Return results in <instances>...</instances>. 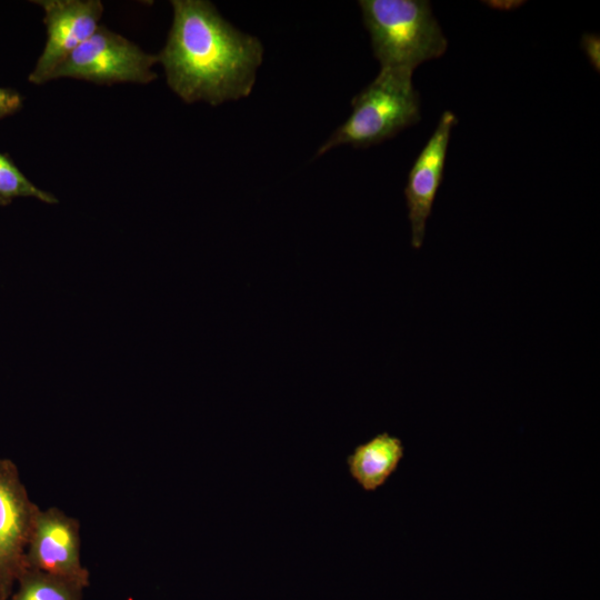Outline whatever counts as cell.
<instances>
[{
  "instance_id": "1",
  "label": "cell",
  "mask_w": 600,
  "mask_h": 600,
  "mask_svg": "<svg viewBox=\"0 0 600 600\" xmlns=\"http://www.w3.org/2000/svg\"><path fill=\"white\" fill-rule=\"evenodd\" d=\"M158 54L170 89L184 102L212 106L248 97L263 58L261 41L236 29L206 0H173Z\"/></svg>"
},
{
  "instance_id": "2",
  "label": "cell",
  "mask_w": 600,
  "mask_h": 600,
  "mask_svg": "<svg viewBox=\"0 0 600 600\" xmlns=\"http://www.w3.org/2000/svg\"><path fill=\"white\" fill-rule=\"evenodd\" d=\"M363 24L380 69L413 73L441 57L447 38L427 0H361Z\"/></svg>"
},
{
  "instance_id": "3",
  "label": "cell",
  "mask_w": 600,
  "mask_h": 600,
  "mask_svg": "<svg viewBox=\"0 0 600 600\" xmlns=\"http://www.w3.org/2000/svg\"><path fill=\"white\" fill-rule=\"evenodd\" d=\"M351 106L348 119L320 147L317 157L341 144L353 148L378 144L421 118L412 74L398 70L380 69L376 79L353 97Z\"/></svg>"
},
{
  "instance_id": "4",
  "label": "cell",
  "mask_w": 600,
  "mask_h": 600,
  "mask_svg": "<svg viewBox=\"0 0 600 600\" xmlns=\"http://www.w3.org/2000/svg\"><path fill=\"white\" fill-rule=\"evenodd\" d=\"M158 56L99 26L53 72L51 80L73 78L97 84L134 82L146 84L157 78L152 66Z\"/></svg>"
},
{
  "instance_id": "5",
  "label": "cell",
  "mask_w": 600,
  "mask_h": 600,
  "mask_svg": "<svg viewBox=\"0 0 600 600\" xmlns=\"http://www.w3.org/2000/svg\"><path fill=\"white\" fill-rule=\"evenodd\" d=\"M16 463L0 458V600H8L26 569L24 553L39 511Z\"/></svg>"
},
{
  "instance_id": "6",
  "label": "cell",
  "mask_w": 600,
  "mask_h": 600,
  "mask_svg": "<svg viewBox=\"0 0 600 600\" xmlns=\"http://www.w3.org/2000/svg\"><path fill=\"white\" fill-rule=\"evenodd\" d=\"M80 522L57 507L39 509L24 553V567L59 576L82 587L90 574L81 563Z\"/></svg>"
},
{
  "instance_id": "7",
  "label": "cell",
  "mask_w": 600,
  "mask_h": 600,
  "mask_svg": "<svg viewBox=\"0 0 600 600\" xmlns=\"http://www.w3.org/2000/svg\"><path fill=\"white\" fill-rule=\"evenodd\" d=\"M44 12L47 41L29 81L42 84L56 69L99 28L103 4L99 0L34 1Z\"/></svg>"
},
{
  "instance_id": "8",
  "label": "cell",
  "mask_w": 600,
  "mask_h": 600,
  "mask_svg": "<svg viewBox=\"0 0 600 600\" xmlns=\"http://www.w3.org/2000/svg\"><path fill=\"white\" fill-rule=\"evenodd\" d=\"M457 123L453 112L444 111L438 124L414 160L404 189L408 218L411 224V244L420 249L427 221L431 214L438 189L442 182L451 130Z\"/></svg>"
},
{
  "instance_id": "9",
  "label": "cell",
  "mask_w": 600,
  "mask_h": 600,
  "mask_svg": "<svg viewBox=\"0 0 600 600\" xmlns=\"http://www.w3.org/2000/svg\"><path fill=\"white\" fill-rule=\"evenodd\" d=\"M404 457L402 440L389 432H381L357 446L347 457L351 478L367 492L386 484Z\"/></svg>"
},
{
  "instance_id": "10",
  "label": "cell",
  "mask_w": 600,
  "mask_h": 600,
  "mask_svg": "<svg viewBox=\"0 0 600 600\" xmlns=\"http://www.w3.org/2000/svg\"><path fill=\"white\" fill-rule=\"evenodd\" d=\"M11 600H82L83 589L72 580L26 568L18 578Z\"/></svg>"
},
{
  "instance_id": "11",
  "label": "cell",
  "mask_w": 600,
  "mask_h": 600,
  "mask_svg": "<svg viewBox=\"0 0 600 600\" xmlns=\"http://www.w3.org/2000/svg\"><path fill=\"white\" fill-rule=\"evenodd\" d=\"M18 197H33L46 203L58 199L36 187L3 153H0V203L7 204Z\"/></svg>"
},
{
  "instance_id": "12",
  "label": "cell",
  "mask_w": 600,
  "mask_h": 600,
  "mask_svg": "<svg viewBox=\"0 0 600 600\" xmlns=\"http://www.w3.org/2000/svg\"><path fill=\"white\" fill-rule=\"evenodd\" d=\"M21 104L22 98L17 91L0 88V119L18 111Z\"/></svg>"
},
{
  "instance_id": "13",
  "label": "cell",
  "mask_w": 600,
  "mask_h": 600,
  "mask_svg": "<svg viewBox=\"0 0 600 600\" xmlns=\"http://www.w3.org/2000/svg\"><path fill=\"white\" fill-rule=\"evenodd\" d=\"M581 44L590 63L593 66L594 69H597V71H599V36L596 33H584L581 39Z\"/></svg>"
}]
</instances>
